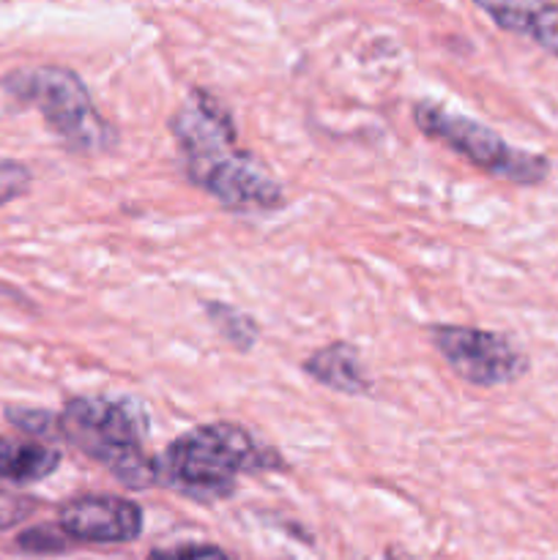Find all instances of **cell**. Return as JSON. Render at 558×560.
Masks as SVG:
<instances>
[{"instance_id": "6da1fadb", "label": "cell", "mask_w": 558, "mask_h": 560, "mask_svg": "<svg viewBox=\"0 0 558 560\" xmlns=\"http://www.w3.org/2000/svg\"><path fill=\"white\" fill-rule=\"evenodd\" d=\"M284 468L282 454L263 446L230 421L195 427L175 438L156 457V487H170L191 501H222L244 474Z\"/></svg>"}, {"instance_id": "7a4b0ae2", "label": "cell", "mask_w": 558, "mask_h": 560, "mask_svg": "<svg viewBox=\"0 0 558 560\" xmlns=\"http://www.w3.org/2000/svg\"><path fill=\"white\" fill-rule=\"evenodd\" d=\"M148 410L131 397H74L58 413V438L102 463L129 490L156 487V457L146 454Z\"/></svg>"}, {"instance_id": "3957f363", "label": "cell", "mask_w": 558, "mask_h": 560, "mask_svg": "<svg viewBox=\"0 0 558 560\" xmlns=\"http://www.w3.org/2000/svg\"><path fill=\"white\" fill-rule=\"evenodd\" d=\"M3 91L16 102L33 104L49 129L77 153H104L118 145V131L93 107L85 82L63 66L11 71Z\"/></svg>"}, {"instance_id": "277c9868", "label": "cell", "mask_w": 558, "mask_h": 560, "mask_svg": "<svg viewBox=\"0 0 558 560\" xmlns=\"http://www.w3.org/2000/svg\"><path fill=\"white\" fill-rule=\"evenodd\" d=\"M414 120L430 140L452 148L474 167L509 180L518 186H536L550 173V162L539 153L523 151L503 140L490 126L460 113H449L435 102H419L414 107Z\"/></svg>"}, {"instance_id": "5b68a950", "label": "cell", "mask_w": 558, "mask_h": 560, "mask_svg": "<svg viewBox=\"0 0 558 560\" xmlns=\"http://www.w3.org/2000/svg\"><path fill=\"white\" fill-rule=\"evenodd\" d=\"M430 342L457 377L479 388H498L528 375L531 361L518 345L498 331L438 323L430 326Z\"/></svg>"}, {"instance_id": "8992f818", "label": "cell", "mask_w": 558, "mask_h": 560, "mask_svg": "<svg viewBox=\"0 0 558 560\" xmlns=\"http://www.w3.org/2000/svg\"><path fill=\"white\" fill-rule=\"evenodd\" d=\"M167 126L195 186L241 151L235 145V120L230 109L202 88H191Z\"/></svg>"}, {"instance_id": "52a82bcc", "label": "cell", "mask_w": 558, "mask_h": 560, "mask_svg": "<svg viewBox=\"0 0 558 560\" xmlns=\"http://www.w3.org/2000/svg\"><path fill=\"white\" fill-rule=\"evenodd\" d=\"M142 509L118 495H77L58 509V528L82 545H126L142 536Z\"/></svg>"}, {"instance_id": "ba28073f", "label": "cell", "mask_w": 558, "mask_h": 560, "mask_svg": "<svg viewBox=\"0 0 558 560\" xmlns=\"http://www.w3.org/2000/svg\"><path fill=\"white\" fill-rule=\"evenodd\" d=\"M197 186L206 189L219 206L235 213L277 211L284 202L282 186L271 178L266 164L244 148L208 173Z\"/></svg>"}, {"instance_id": "9c48e42d", "label": "cell", "mask_w": 558, "mask_h": 560, "mask_svg": "<svg viewBox=\"0 0 558 560\" xmlns=\"http://www.w3.org/2000/svg\"><path fill=\"white\" fill-rule=\"evenodd\" d=\"M301 372L337 394H348V397H367V394H372V381L367 377L364 366H361L359 350L348 342L326 345V348L306 355Z\"/></svg>"}, {"instance_id": "30bf717a", "label": "cell", "mask_w": 558, "mask_h": 560, "mask_svg": "<svg viewBox=\"0 0 558 560\" xmlns=\"http://www.w3.org/2000/svg\"><path fill=\"white\" fill-rule=\"evenodd\" d=\"M60 452L31 438H0V479L14 485H33L60 468Z\"/></svg>"}, {"instance_id": "8fae6325", "label": "cell", "mask_w": 558, "mask_h": 560, "mask_svg": "<svg viewBox=\"0 0 558 560\" xmlns=\"http://www.w3.org/2000/svg\"><path fill=\"white\" fill-rule=\"evenodd\" d=\"M202 312L211 320V326L217 328L219 337L230 345L239 353H249L255 348L257 337H260V328L252 320L246 312L235 310V306L224 304V301H206L202 304Z\"/></svg>"}, {"instance_id": "7c38bea8", "label": "cell", "mask_w": 558, "mask_h": 560, "mask_svg": "<svg viewBox=\"0 0 558 560\" xmlns=\"http://www.w3.org/2000/svg\"><path fill=\"white\" fill-rule=\"evenodd\" d=\"M481 11L492 16L496 25H501L503 31L512 33H525L528 36L531 22H534L536 11L545 5V0H474Z\"/></svg>"}, {"instance_id": "4fadbf2b", "label": "cell", "mask_w": 558, "mask_h": 560, "mask_svg": "<svg viewBox=\"0 0 558 560\" xmlns=\"http://www.w3.org/2000/svg\"><path fill=\"white\" fill-rule=\"evenodd\" d=\"M5 419L27 435L58 438V413L36 408H5Z\"/></svg>"}, {"instance_id": "5bb4252c", "label": "cell", "mask_w": 558, "mask_h": 560, "mask_svg": "<svg viewBox=\"0 0 558 560\" xmlns=\"http://www.w3.org/2000/svg\"><path fill=\"white\" fill-rule=\"evenodd\" d=\"M20 550L25 552H38V556H47V552H60L71 545L69 536L55 525H38V528L25 530V534L16 539Z\"/></svg>"}, {"instance_id": "9a60e30c", "label": "cell", "mask_w": 558, "mask_h": 560, "mask_svg": "<svg viewBox=\"0 0 558 560\" xmlns=\"http://www.w3.org/2000/svg\"><path fill=\"white\" fill-rule=\"evenodd\" d=\"M31 170L14 159H0V206L14 202L16 197L25 195L31 189Z\"/></svg>"}, {"instance_id": "2e32d148", "label": "cell", "mask_w": 558, "mask_h": 560, "mask_svg": "<svg viewBox=\"0 0 558 560\" xmlns=\"http://www.w3.org/2000/svg\"><path fill=\"white\" fill-rule=\"evenodd\" d=\"M528 36L534 38L536 44H542L547 52L558 55V5L545 3L539 11H536Z\"/></svg>"}, {"instance_id": "e0dca14e", "label": "cell", "mask_w": 558, "mask_h": 560, "mask_svg": "<svg viewBox=\"0 0 558 560\" xmlns=\"http://www.w3.org/2000/svg\"><path fill=\"white\" fill-rule=\"evenodd\" d=\"M148 560H233L222 547L213 545H184L173 550H153Z\"/></svg>"}, {"instance_id": "ac0fdd59", "label": "cell", "mask_w": 558, "mask_h": 560, "mask_svg": "<svg viewBox=\"0 0 558 560\" xmlns=\"http://www.w3.org/2000/svg\"><path fill=\"white\" fill-rule=\"evenodd\" d=\"M36 512V503L31 498L9 495V492H0V530L14 528L16 523L27 520Z\"/></svg>"}, {"instance_id": "d6986e66", "label": "cell", "mask_w": 558, "mask_h": 560, "mask_svg": "<svg viewBox=\"0 0 558 560\" xmlns=\"http://www.w3.org/2000/svg\"><path fill=\"white\" fill-rule=\"evenodd\" d=\"M386 560H397V558H394V556H386Z\"/></svg>"}]
</instances>
